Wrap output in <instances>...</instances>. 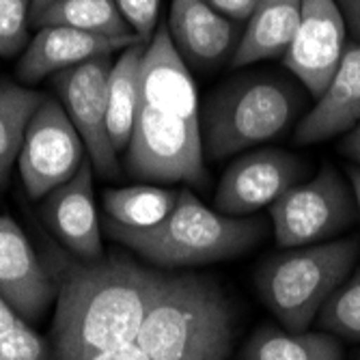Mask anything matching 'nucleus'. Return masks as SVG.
<instances>
[{
	"label": "nucleus",
	"instance_id": "nucleus-1",
	"mask_svg": "<svg viewBox=\"0 0 360 360\" xmlns=\"http://www.w3.org/2000/svg\"><path fill=\"white\" fill-rule=\"evenodd\" d=\"M153 270L123 257L68 264L58 272L52 360H91L136 343Z\"/></svg>",
	"mask_w": 360,
	"mask_h": 360
},
{
	"label": "nucleus",
	"instance_id": "nucleus-2",
	"mask_svg": "<svg viewBox=\"0 0 360 360\" xmlns=\"http://www.w3.org/2000/svg\"><path fill=\"white\" fill-rule=\"evenodd\" d=\"M136 345L149 360H229L233 319L220 287L155 272Z\"/></svg>",
	"mask_w": 360,
	"mask_h": 360
},
{
	"label": "nucleus",
	"instance_id": "nucleus-3",
	"mask_svg": "<svg viewBox=\"0 0 360 360\" xmlns=\"http://www.w3.org/2000/svg\"><path fill=\"white\" fill-rule=\"evenodd\" d=\"M112 240L136 250L160 268L201 266L231 259L255 246L264 220L224 216L205 207L190 190H181L173 212L149 229H125L106 222Z\"/></svg>",
	"mask_w": 360,
	"mask_h": 360
},
{
	"label": "nucleus",
	"instance_id": "nucleus-4",
	"mask_svg": "<svg viewBox=\"0 0 360 360\" xmlns=\"http://www.w3.org/2000/svg\"><path fill=\"white\" fill-rule=\"evenodd\" d=\"M302 91L287 78L255 74L229 82L205 108L203 147L222 160L283 134L302 108Z\"/></svg>",
	"mask_w": 360,
	"mask_h": 360
},
{
	"label": "nucleus",
	"instance_id": "nucleus-5",
	"mask_svg": "<svg viewBox=\"0 0 360 360\" xmlns=\"http://www.w3.org/2000/svg\"><path fill=\"white\" fill-rule=\"evenodd\" d=\"M356 257V240L291 248L259 270V296L285 330L304 333L347 278Z\"/></svg>",
	"mask_w": 360,
	"mask_h": 360
},
{
	"label": "nucleus",
	"instance_id": "nucleus-6",
	"mask_svg": "<svg viewBox=\"0 0 360 360\" xmlns=\"http://www.w3.org/2000/svg\"><path fill=\"white\" fill-rule=\"evenodd\" d=\"M127 169L151 181H207L203 160L201 119H188L141 104L132 141L127 145Z\"/></svg>",
	"mask_w": 360,
	"mask_h": 360
},
{
	"label": "nucleus",
	"instance_id": "nucleus-7",
	"mask_svg": "<svg viewBox=\"0 0 360 360\" xmlns=\"http://www.w3.org/2000/svg\"><path fill=\"white\" fill-rule=\"evenodd\" d=\"M356 210L352 184L333 167H323L311 181L293 186L270 205L274 238L281 248L311 246L347 229Z\"/></svg>",
	"mask_w": 360,
	"mask_h": 360
},
{
	"label": "nucleus",
	"instance_id": "nucleus-8",
	"mask_svg": "<svg viewBox=\"0 0 360 360\" xmlns=\"http://www.w3.org/2000/svg\"><path fill=\"white\" fill-rule=\"evenodd\" d=\"M84 143L56 97H46L30 119L18 169L30 199H46L86 162Z\"/></svg>",
	"mask_w": 360,
	"mask_h": 360
},
{
	"label": "nucleus",
	"instance_id": "nucleus-9",
	"mask_svg": "<svg viewBox=\"0 0 360 360\" xmlns=\"http://www.w3.org/2000/svg\"><path fill=\"white\" fill-rule=\"evenodd\" d=\"M110 70L112 58L106 54L58 72L52 78L56 100L78 129L93 169L104 177H115L119 173L117 151L106 125Z\"/></svg>",
	"mask_w": 360,
	"mask_h": 360
},
{
	"label": "nucleus",
	"instance_id": "nucleus-10",
	"mask_svg": "<svg viewBox=\"0 0 360 360\" xmlns=\"http://www.w3.org/2000/svg\"><path fill=\"white\" fill-rule=\"evenodd\" d=\"M347 24L337 0H302L300 24L283 65L302 89L319 100L345 52Z\"/></svg>",
	"mask_w": 360,
	"mask_h": 360
},
{
	"label": "nucleus",
	"instance_id": "nucleus-11",
	"mask_svg": "<svg viewBox=\"0 0 360 360\" xmlns=\"http://www.w3.org/2000/svg\"><path fill=\"white\" fill-rule=\"evenodd\" d=\"M304 175V162L296 155L261 149L236 160L222 175L214 205L224 216H248L276 203L281 196L298 186Z\"/></svg>",
	"mask_w": 360,
	"mask_h": 360
},
{
	"label": "nucleus",
	"instance_id": "nucleus-12",
	"mask_svg": "<svg viewBox=\"0 0 360 360\" xmlns=\"http://www.w3.org/2000/svg\"><path fill=\"white\" fill-rule=\"evenodd\" d=\"M0 293L24 321L41 319L58 296V283L9 216H0Z\"/></svg>",
	"mask_w": 360,
	"mask_h": 360
},
{
	"label": "nucleus",
	"instance_id": "nucleus-13",
	"mask_svg": "<svg viewBox=\"0 0 360 360\" xmlns=\"http://www.w3.org/2000/svg\"><path fill=\"white\" fill-rule=\"evenodd\" d=\"M93 165L86 160L80 171L44 199V220L54 238L80 261L102 259V229L93 194Z\"/></svg>",
	"mask_w": 360,
	"mask_h": 360
},
{
	"label": "nucleus",
	"instance_id": "nucleus-14",
	"mask_svg": "<svg viewBox=\"0 0 360 360\" xmlns=\"http://www.w3.org/2000/svg\"><path fill=\"white\" fill-rule=\"evenodd\" d=\"M136 41L143 39L136 35L104 37L70 26H46L39 28L35 39L28 41L24 54L18 60L15 76L24 84H35L95 56H106L117 50H125Z\"/></svg>",
	"mask_w": 360,
	"mask_h": 360
},
{
	"label": "nucleus",
	"instance_id": "nucleus-15",
	"mask_svg": "<svg viewBox=\"0 0 360 360\" xmlns=\"http://www.w3.org/2000/svg\"><path fill=\"white\" fill-rule=\"evenodd\" d=\"M360 123V44H347L339 68L315 106L296 127L298 145L335 139Z\"/></svg>",
	"mask_w": 360,
	"mask_h": 360
},
{
	"label": "nucleus",
	"instance_id": "nucleus-16",
	"mask_svg": "<svg viewBox=\"0 0 360 360\" xmlns=\"http://www.w3.org/2000/svg\"><path fill=\"white\" fill-rule=\"evenodd\" d=\"M171 39L184 60L196 68L218 65L233 46V24L207 0H173L169 15Z\"/></svg>",
	"mask_w": 360,
	"mask_h": 360
},
{
	"label": "nucleus",
	"instance_id": "nucleus-17",
	"mask_svg": "<svg viewBox=\"0 0 360 360\" xmlns=\"http://www.w3.org/2000/svg\"><path fill=\"white\" fill-rule=\"evenodd\" d=\"M302 0H259L233 52V68L283 58L300 24Z\"/></svg>",
	"mask_w": 360,
	"mask_h": 360
},
{
	"label": "nucleus",
	"instance_id": "nucleus-18",
	"mask_svg": "<svg viewBox=\"0 0 360 360\" xmlns=\"http://www.w3.org/2000/svg\"><path fill=\"white\" fill-rule=\"evenodd\" d=\"M147 41H136L112 60L108 80V136L115 151H125L132 141L136 115L141 108V65Z\"/></svg>",
	"mask_w": 360,
	"mask_h": 360
},
{
	"label": "nucleus",
	"instance_id": "nucleus-19",
	"mask_svg": "<svg viewBox=\"0 0 360 360\" xmlns=\"http://www.w3.org/2000/svg\"><path fill=\"white\" fill-rule=\"evenodd\" d=\"M46 95L11 80H0V192L9 184L30 119Z\"/></svg>",
	"mask_w": 360,
	"mask_h": 360
},
{
	"label": "nucleus",
	"instance_id": "nucleus-20",
	"mask_svg": "<svg viewBox=\"0 0 360 360\" xmlns=\"http://www.w3.org/2000/svg\"><path fill=\"white\" fill-rule=\"evenodd\" d=\"M242 360H343V349L326 333H291L264 326L246 343Z\"/></svg>",
	"mask_w": 360,
	"mask_h": 360
},
{
	"label": "nucleus",
	"instance_id": "nucleus-21",
	"mask_svg": "<svg viewBox=\"0 0 360 360\" xmlns=\"http://www.w3.org/2000/svg\"><path fill=\"white\" fill-rule=\"evenodd\" d=\"M30 26H70L104 37L136 35L112 0H58L35 18H30Z\"/></svg>",
	"mask_w": 360,
	"mask_h": 360
},
{
	"label": "nucleus",
	"instance_id": "nucleus-22",
	"mask_svg": "<svg viewBox=\"0 0 360 360\" xmlns=\"http://www.w3.org/2000/svg\"><path fill=\"white\" fill-rule=\"evenodd\" d=\"M179 192L158 186H129L104 192L108 222L125 229H149L165 220L177 205Z\"/></svg>",
	"mask_w": 360,
	"mask_h": 360
},
{
	"label": "nucleus",
	"instance_id": "nucleus-23",
	"mask_svg": "<svg viewBox=\"0 0 360 360\" xmlns=\"http://www.w3.org/2000/svg\"><path fill=\"white\" fill-rule=\"evenodd\" d=\"M317 323L330 335L360 341V268L326 300L317 315Z\"/></svg>",
	"mask_w": 360,
	"mask_h": 360
},
{
	"label": "nucleus",
	"instance_id": "nucleus-24",
	"mask_svg": "<svg viewBox=\"0 0 360 360\" xmlns=\"http://www.w3.org/2000/svg\"><path fill=\"white\" fill-rule=\"evenodd\" d=\"M32 0H0V58H11L28 46Z\"/></svg>",
	"mask_w": 360,
	"mask_h": 360
},
{
	"label": "nucleus",
	"instance_id": "nucleus-25",
	"mask_svg": "<svg viewBox=\"0 0 360 360\" xmlns=\"http://www.w3.org/2000/svg\"><path fill=\"white\" fill-rule=\"evenodd\" d=\"M0 360H52V347L20 319L13 328L0 335Z\"/></svg>",
	"mask_w": 360,
	"mask_h": 360
},
{
	"label": "nucleus",
	"instance_id": "nucleus-26",
	"mask_svg": "<svg viewBox=\"0 0 360 360\" xmlns=\"http://www.w3.org/2000/svg\"><path fill=\"white\" fill-rule=\"evenodd\" d=\"M123 20L143 41H149L158 30L162 0H112Z\"/></svg>",
	"mask_w": 360,
	"mask_h": 360
},
{
	"label": "nucleus",
	"instance_id": "nucleus-27",
	"mask_svg": "<svg viewBox=\"0 0 360 360\" xmlns=\"http://www.w3.org/2000/svg\"><path fill=\"white\" fill-rule=\"evenodd\" d=\"M207 3L226 20L246 22L252 15V11L257 9L259 0H207Z\"/></svg>",
	"mask_w": 360,
	"mask_h": 360
},
{
	"label": "nucleus",
	"instance_id": "nucleus-28",
	"mask_svg": "<svg viewBox=\"0 0 360 360\" xmlns=\"http://www.w3.org/2000/svg\"><path fill=\"white\" fill-rule=\"evenodd\" d=\"M337 5L345 18V24L354 35L356 44H360V0H337Z\"/></svg>",
	"mask_w": 360,
	"mask_h": 360
},
{
	"label": "nucleus",
	"instance_id": "nucleus-29",
	"mask_svg": "<svg viewBox=\"0 0 360 360\" xmlns=\"http://www.w3.org/2000/svg\"><path fill=\"white\" fill-rule=\"evenodd\" d=\"M91 360H149V358H147V354L136 343H129V345H123V347L104 352V354L95 356Z\"/></svg>",
	"mask_w": 360,
	"mask_h": 360
},
{
	"label": "nucleus",
	"instance_id": "nucleus-30",
	"mask_svg": "<svg viewBox=\"0 0 360 360\" xmlns=\"http://www.w3.org/2000/svg\"><path fill=\"white\" fill-rule=\"evenodd\" d=\"M341 153L352 158L356 165L360 167V123L352 129V132L345 136V141L341 143Z\"/></svg>",
	"mask_w": 360,
	"mask_h": 360
},
{
	"label": "nucleus",
	"instance_id": "nucleus-31",
	"mask_svg": "<svg viewBox=\"0 0 360 360\" xmlns=\"http://www.w3.org/2000/svg\"><path fill=\"white\" fill-rule=\"evenodd\" d=\"M22 317L13 311V307L5 300V296L0 293V335L7 333L9 328H13V326L20 321Z\"/></svg>",
	"mask_w": 360,
	"mask_h": 360
},
{
	"label": "nucleus",
	"instance_id": "nucleus-32",
	"mask_svg": "<svg viewBox=\"0 0 360 360\" xmlns=\"http://www.w3.org/2000/svg\"><path fill=\"white\" fill-rule=\"evenodd\" d=\"M349 184L356 196V205H358V214H360V167H352L349 169Z\"/></svg>",
	"mask_w": 360,
	"mask_h": 360
},
{
	"label": "nucleus",
	"instance_id": "nucleus-33",
	"mask_svg": "<svg viewBox=\"0 0 360 360\" xmlns=\"http://www.w3.org/2000/svg\"><path fill=\"white\" fill-rule=\"evenodd\" d=\"M58 3V0H32V9H30V18H35L37 13H41L44 9H48L50 5Z\"/></svg>",
	"mask_w": 360,
	"mask_h": 360
}]
</instances>
